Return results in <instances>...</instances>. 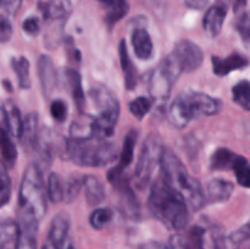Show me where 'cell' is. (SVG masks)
<instances>
[{
  "label": "cell",
  "instance_id": "6da1fadb",
  "mask_svg": "<svg viewBox=\"0 0 250 249\" xmlns=\"http://www.w3.org/2000/svg\"><path fill=\"white\" fill-rule=\"evenodd\" d=\"M148 207L153 216L163 222L167 228L182 231L187 227L189 221V207L185 198L163 177L151 186Z\"/></svg>",
  "mask_w": 250,
  "mask_h": 249
},
{
  "label": "cell",
  "instance_id": "7a4b0ae2",
  "mask_svg": "<svg viewBox=\"0 0 250 249\" xmlns=\"http://www.w3.org/2000/svg\"><path fill=\"white\" fill-rule=\"evenodd\" d=\"M48 192L44 185L41 166L29 164L22 176L19 190V222L39 224L48 208Z\"/></svg>",
  "mask_w": 250,
  "mask_h": 249
},
{
  "label": "cell",
  "instance_id": "3957f363",
  "mask_svg": "<svg viewBox=\"0 0 250 249\" xmlns=\"http://www.w3.org/2000/svg\"><path fill=\"white\" fill-rule=\"evenodd\" d=\"M160 171L161 177L185 198L193 211L202 209L207 204L204 188L197 178L188 172L185 164L170 149H165Z\"/></svg>",
  "mask_w": 250,
  "mask_h": 249
},
{
  "label": "cell",
  "instance_id": "277c9868",
  "mask_svg": "<svg viewBox=\"0 0 250 249\" xmlns=\"http://www.w3.org/2000/svg\"><path fill=\"white\" fill-rule=\"evenodd\" d=\"M117 146L102 137L68 138L65 142L66 159L83 167H102L116 160Z\"/></svg>",
  "mask_w": 250,
  "mask_h": 249
},
{
  "label": "cell",
  "instance_id": "5b68a950",
  "mask_svg": "<svg viewBox=\"0 0 250 249\" xmlns=\"http://www.w3.org/2000/svg\"><path fill=\"white\" fill-rule=\"evenodd\" d=\"M222 109L217 98L200 92H187L178 95L168 110V120L177 128L188 126L200 116H214Z\"/></svg>",
  "mask_w": 250,
  "mask_h": 249
},
{
  "label": "cell",
  "instance_id": "8992f818",
  "mask_svg": "<svg viewBox=\"0 0 250 249\" xmlns=\"http://www.w3.org/2000/svg\"><path fill=\"white\" fill-rule=\"evenodd\" d=\"M90 98L97 105L98 116H95V137L111 136L120 116V103L114 93L104 85H98L90 90Z\"/></svg>",
  "mask_w": 250,
  "mask_h": 249
},
{
  "label": "cell",
  "instance_id": "52a82bcc",
  "mask_svg": "<svg viewBox=\"0 0 250 249\" xmlns=\"http://www.w3.org/2000/svg\"><path fill=\"white\" fill-rule=\"evenodd\" d=\"M165 149L163 141L156 134H150L146 139L134 170V183L137 187L144 189L149 185L155 168L161 165Z\"/></svg>",
  "mask_w": 250,
  "mask_h": 249
},
{
  "label": "cell",
  "instance_id": "ba28073f",
  "mask_svg": "<svg viewBox=\"0 0 250 249\" xmlns=\"http://www.w3.org/2000/svg\"><path fill=\"white\" fill-rule=\"evenodd\" d=\"M42 249H73L70 242V216L66 212H59L51 220Z\"/></svg>",
  "mask_w": 250,
  "mask_h": 249
},
{
  "label": "cell",
  "instance_id": "9c48e42d",
  "mask_svg": "<svg viewBox=\"0 0 250 249\" xmlns=\"http://www.w3.org/2000/svg\"><path fill=\"white\" fill-rule=\"evenodd\" d=\"M173 58L177 61L182 72H194L202 66L204 55L199 45L188 39L177 42L172 51Z\"/></svg>",
  "mask_w": 250,
  "mask_h": 249
},
{
  "label": "cell",
  "instance_id": "30bf717a",
  "mask_svg": "<svg viewBox=\"0 0 250 249\" xmlns=\"http://www.w3.org/2000/svg\"><path fill=\"white\" fill-rule=\"evenodd\" d=\"M229 10V0H217L205 14L203 28L210 38H215L221 32Z\"/></svg>",
  "mask_w": 250,
  "mask_h": 249
},
{
  "label": "cell",
  "instance_id": "8fae6325",
  "mask_svg": "<svg viewBox=\"0 0 250 249\" xmlns=\"http://www.w3.org/2000/svg\"><path fill=\"white\" fill-rule=\"evenodd\" d=\"M2 128L6 129L9 134L15 138H21L23 131L24 120H22L21 111L11 100H5L1 105Z\"/></svg>",
  "mask_w": 250,
  "mask_h": 249
},
{
  "label": "cell",
  "instance_id": "7c38bea8",
  "mask_svg": "<svg viewBox=\"0 0 250 249\" xmlns=\"http://www.w3.org/2000/svg\"><path fill=\"white\" fill-rule=\"evenodd\" d=\"M137 132L136 131H129L127 133V136L125 137L124 146H122L121 154H120V160L119 164L115 166L114 168L109 171L107 173V178H109L110 182H114L117 178H120L122 176V172L126 167H128L129 164L133 160V154H134V148H136V142H137Z\"/></svg>",
  "mask_w": 250,
  "mask_h": 249
},
{
  "label": "cell",
  "instance_id": "4fadbf2b",
  "mask_svg": "<svg viewBox=\"0 0 250 249\" xmlns=\"http://www.w3.org/2000/svg\"><path fill=\"white\" fill-rule=\"evenodd\" d=\"M38 68V77L41 81L42 92L45 97H49L55 89L58 84V73L56 68L54 66L53 60L48 55H41L37 63Z\"/></svg>",
  "mask_w": 250,
  "mask_h": 249
},
{
  "label": "cell",
  "instance_id": "5bb4252c",
  "mask_svg": "<svg viewBox=\"0 0 250 249\" xmlns=\"http://www.w3.org/2000/svg\"><path fill=\"white\" fill-rule=\"evenodd\" d=\"M175 82L176 81L159 65L150 75L149 90H150L151 97L155 100L167 99L171 88Z\"/></svg>",
  "mask_w": 250,
  "mask_h": 249
},
{
  "label": "cell",
  "instance_id": "9a60e30c",
  "mask_svg": "<svg viewBox=\"0 0 250 249\" xmlns=\"http://www.w3.org/2000/svg\"><path fill=\"white\" fill-rule=\"evenodd\" d=\"M212 71L219 77H224L229 73L237 70H243L249 65V59L244 56L243 54L233 53L227 58L221 59L219 56H212Z\"/></svg>",
  "mask_w": 250,
  "mask_h": 249
},
{
  "label": "cell",
  "instance_id": "2e32d148",
  "mask_svg": "<svg viewBox=\"0 0 250 249\" xmlns=\"http://www.w3.org/2000/svg\"><path fill=\"white\" fill-rule=\"evenodd\" d=\"M234 190V185L229 181L222 180V178H214L209 181L205 189V197L207 203H225L231 198Z\"/></svg>",
  "mask_w": 250,
  "mask_h": 249
},
{
  "label": "cell",
  "instance_id": "e0dca14e",
  "mask_svg": "<svg viewBox=\"0 0 250 249\" xmlns=\"http://www.w3.org/2000/svg\"><path fill=\"white\" fill-rule=\"evenodd\" d=\"M39 120L38 115L36 112H31L24 119V126L23 131H22V136L20 138L22 146L26 149L27 151H31L37 149L39 142Z\"/></svg>",
  "mask_w": 250,
  "mask_h": 249
},
{
  "label": "cell",
  "instance_id": "ac0fdd59",
  "mask_svg": "<svg viewBox=\"0 0 250 249\" xmlns=\"http://www.w3.org/2000/svg\"><path fill=\"white\" fill-rule=\"evenodd\" d=\"M132 45L134 54L141 60H148L153 56L154 45L148 31L144 28H136L132 33Z\"/></svg>",
  "mask_w": 250,
  "mask_h": 249
},
{
  "label": "cell",
  "instance_id": "d6986e66",
  "mask_svg": "<svg viewBox=\"0 0 250 249\" xmlns=\"http://www.w3.org/2000/svg\"><path fill=\"white\" fill-rule=\"evenodd\" d=\"M119 55L120 63H121V70L124 72L125 87H126L127 90H133L137 85V70L133 65V61L129 58L126 42L124 39L120 42Z\"/></svg>",
  "mask_w": 250,
  "mask_h": 249
},
{
  "label": "cell",
  "instance_id": "ffe728a7",
  "mask_svg": "<svg viewBox=\"0 0 250 249\" xmlns=\"http://www.w3.org/2000/svg\"><path fill=\"white\" fill-rule=\"evenodd\" d=\"M46 20H65L72 11L70 0H49L38 5Z\"/></svg>",
  "mask_w": 250,
  "mask_h": 249
},
{
  "label": "cell",
  "instance_id": "44dd1931",
  "mask_svg": "<svg viewBox=\"0 0 250 249\" xmlns=\"http://www.w3.org/2000/svg\"><path fill=\"white\" fill-rule=\"evenodd\" d=\"M21 227L19 222L11 219H4L0 226V247L1 249H16L19 244Z\"/></svg>",
  "mask_w": 250,
  "mask_h": 249
},
{
  "label": "cell",
  "instance_id": "7402d4cb",
  "mask_svg": "<svg viewBox=\"0 0 250 249\" xmlns=\"http://www.w3.org/2000/svg\"><path fill=\"white\" fill-rule=\"evenodd\" d=\"M83 189L88 204L95 207L104 202L105 188L103 183L95 176H84L83 177Z\"/></svg>",
  "mask_w": 250,
  "mask_h": 249
},
{
  "label": "cell",
  "instance_id": "603a6c76",
  "mask_svg": "<svg viewBox=\"0 0 250 249\" xmlns=\"http://www.w3.org/2000/svg\"><path fill=\"white\" fill-rule=\"evenodd\" d=\"M105 7V21L106 24L112 28L115 23L122 20L128 12V2L127 0H99Z\"/></svg>",
  "mask_w": 250,
  "mask_h": 249
},
{
  "label": "cell",
  "instance_id": "cb8c5ba5",
  "mask_svg": "<svg viewBox=\"0 0 250 249\" xmlns=\"http://www.w3.org/2000/svg\"><path fill=\"white\" fill-rule=\"evenodd\" d=\"M71 138H89L95 137V116L82 115L72 122L70 128Z\"/></svg>",
  "mask_w": 250,
  "mask_h": 249
},
{
  "label": "cell",
  "instance_id": "d4e9b609",
  "mask_svg": "<svg viewBox=\"0 0 250 249\" xmlns=\"http://www.w3.org/2000/svg\"><path fill=\"white\" fill-rule=\"evenodd\" d=\"M20 224V222H19ZM21 234H20L19 244L16 249H38V227L39 224L36 222H22Z\"/></svg>",
  "mask_w": 250,
  "mask_h": 249
},
{
  "label": "cell",
  "instance_id": "484cf974",
  "mask_svg": "<svg viewBox=\"0 0 250 249\" xmlns=\"http://www.w3.org/2000/svg\"><path fill=\"white\" fill-rule=\"evenodd\" d=\"M66 78L70 84L71 94H72L73 100H75L76 105H77L78 110L83 111V107L85 105V95L83 92L82 87V80H81V75L73 68H67L66 70Z\"/></svg>",
  "mask_w": 250,
  "mask_h": 249
},
{
  "label": "cell",
  "instance_id": "4316f807",
  "mask_svg": "<svg viewBox=\"0 0 250 249\" xmlns=\"http://www.w3.org/2000/svg\"><path fill=\"white\" fill-rule=\"evenodd\" d=\"M237 154L226 148H219L214 151L210 159V167L215 171L232 170V165Z\"/></svg>",
  "mask_w": 250,
  "mask_h": 249
},
{
  "label": "cell",
  "instance_id": "83f0119b",
  "mask_svg": "<svg viewBox=\"0 0 250 249\" xmlns=\"http://www.w3.org/2000/svg\"><path fill=\"white\" fill-rule=\"evenodd\" d=\"M48 198L51 203H60L65 199V180L59 173L53 172L49 175L46 183Z\"/></svg>",
  "mask_w": 250,
  "mask_h": 249
},
{
  "label": "cell",
  "instance_id": "f1b7e54d",
  "mask_svg": "<svg viewBox=\"0 0 250 249\" xmlns=\"http://www.w3.org/2000/svg\"><path fill=\"white\" fill-rule=\"evenodd\" d=\"M11 66L14 72L16 73L17 82L21 89L31 88V78H29V62L24 56L11 59Z\"/></svg>",
  "mask_w": 250,
  "mask_h": 249
},
{
  "label": "cell",
  "instance_id": "f546056e",
  "mask_svg": "<svg viewBox=\"0 0 250 249\" xmlns=\"http://www.w3.org/2000/svg\"><path fill=\"white\" fill-rule=\"evenodd\" d=\"M1 155H2V165L7 168L12 167L16 163L17 159V149L12 142L11 136L5 128L1 129Z\"/></svg>",
  "mask_w": 250,
  "mask_h": 249
},
{
  "label": "cell",
  "instance_id": "4dcf8cb0",
  "mask_svg": "<svg viewBox=\"0 0 250 249\" xmlns=\"http://www.w3.org/2000/svg\"><path fill=\"white\" fill-rule=\"evenodd\" d=\"M232 171L234 172L237 182L244 188H250V164L244 156L237 154L232 165Z\"/></svg>",
  "mask_w": 250,
  "mask_h": 249
},
{
  "label": "cell",
  "instance_id": "1f68e13d",
  "mask_svg": "<svg viewBox=\"0 0 250 249\" xmlns=\"http://www.w3.org/2000/svg\"><path fill=\"white\" fill-rule=\"evenodd\" d=\"M232 98L233 102L242 109L250 111V82L241 81L232 87Z\"/></svg>",
  "mask_w": 250,
  "mask_h": 249
},
{
  "label": "cell",
  "instance_id": "d6a6232c",
  "mask_svg": "<svg viewBox=\"0 0 250 249\" xmlns=\"http://www.w3.org/2000/svg\"><path fill=\"white\" fill-rule=\"evenodd\" d=\"M114 211L109 208H98L90 214L89 224L94 229H103L111 222Z\"/></svg>",
  "mask_w": 250,
  "mask_h": 249
},
{
  "label": "cell",
  "instance_id": "836d02e7",
  "mask_svg": "<svg viewBox=\"0 0 250 249\" xmlns=\"http://www.w3.org/2000/svg\"><path fill=\"white\" fill-rule=\"evenodd\" d=\"M83 188V177L72 175L65 180V203H72Z\"/></svg>",
  "mask_w": 250,
  "mask_h": 249
},
{
  "label": "cell",
  "instance_id": "e575fe53",
  "mask_svg": "<svg viewBox=\"0 0 250 249\" xmlns=\"http://www.w3.org/2000/svg\"><path fill=\"white\" fill-rule=\"evenodd\" d=\"M205 249H226V236L216 225L209 226V239Z\"/></svg>",
  "mask_w": 250,
  "mask_h": 249
},
{
  "label": "cell",
  "instance_id": "d590c367",
  "mask_svg": "<svg viewBox=\"0 0 250 249\" xmlns=\"http://www.w3.org/2000/svg\"><path fill=\"white\" fill-rule=\"evenodd\" d=\"M236 29L241 36L246 48L250 50V11H246L238 17L236 22Z\"/></svg>",
  "mask_w": 250,
  "mask_h": 249
},
{
  "label": "cell",
  "instance_id": "8d00e7d4",
  "mask_svg": "<svg viewBox=\"0 0 250 249\" xmlns=\"http://www.w3.org/2000/svg\"><path fill=\"white\" fill-rule=\"evenodd\" d=\"M151 109V100L146 97H138L129 103V111L138 120L144 119Z\"/></svg>",
  "mask_w": 250,
  "mask_h": 249
},
{
  "label": "cell",
  "instance_id": "74e56055",
  "mask_svg": "<svg viewBox=\"0 0 250 249\" xmlns=\"http://www.w3.org/2000/svg\"><path fill=\"white\" fill-rule=\"evenodd\" d=\"M11 197V180L7 173V167L1 165V173H0V204L1 207L7 204Z\"/></svg>",
  "mask_w": 250,
  "mask_h": 249
},
{
  "label": "cell",
  "instance_id": "f35d334b",
  "mask_svg": "<svg viewBox=\"0 0 250 249\" xmlns=\"http://www.w3.org/2000/svg\"><path fill=\"white\" fill-rule=\"evenodd\" d=\"M50 112L51 116L58 122L65 121L66 117H67V106H66L65 102H62L60 99H56L54 102H51Z\"/></svg>",
  "mask_w": 250,
  "mask_h": 249
},
{
  "label": "cell",
  "instance_id": "ab89813d",
  "mask_svg": "<svg viewBox=\"0 0 250 249\" xmlns=\"http://www.w3.org/2000/svg\"><path fill=\"white\" fill-rule=\"evenodd\" d=\"M22 28L29 36H37L39 33V29H41V26H39V21L36 17H28L23 21L22 23Z\"/></svg>",
  "mask_w": 250,
  "mask_h": 249
},
{
  "label": "cell",
  "instance_id": "60d3db41",
  "mask_svg": "<svg viewBox=\"0 0 250 249\" xmlns=\"http://www.w3.org/2000/svg\"><path fill=\"white\" fill-rule=\"evenodd\" d=\"M12 36V26L10 20L6 16L1 17V23H0V39L2 43H6L10 41Z\"/></svg>",
  "mask_w": 250,
  "mask_h": 249
},
{
  "label": "cell",
  "instance_id": "b9f144b4",
  "mask_svg": "<svg viewBox=\"0 0 250 249\" xmlns=\"http://www.w3.org/2000/svg\"><path fill=\"white\" fill-rule=\"evenodd\" d=\"M139 249H172L170 246H166V244L161 243L158 241H149L146 243L141 244Z\"/></svg>",
  "mask_w": 250,
  "mask_h": 249
},
{
  "label": "cell",
  "instance_id": "7bdbcfd3",
  "mask_svg": "<svg viewBox=\"0 0 250 249\" xmlns=\"http://www.w3.org/2000/svg\"><path fill=\"white\" fill-rule=\"evenodd\" d=\"M209 0H186V4L192 9H203Z\"/></svg>",
  "mask_w": 250,
  "mask_h": 249
},
{
  "label": "cell",
  "instance_id": "ee69618b",
  "mask_svg": "<svg viewBox=\"0 0 250 249\" xmlns=\"http://www.w3.org/2000/svg\"><path fill=\"white\" fill-rule=\"evenodd\" d=\"M247 5V0H234L233 1V11L236 12V14H238V12H241L242 10L246 7Z\"/></svg>",
  "mask_w": 250,
  "mask_h": 249
},
{
  "label": "cell",
  "instance_id": "f6af8a7d",
  "mask_svg": "<svg viewBox=\"0 0 250 249\" xmlns=\"http://www.w3.org/2000/svg\"><path fill=\"white\" fill-rule=\"evenodd\" d=\"M246 249H250V246L249 247H247V248Z\"/></svg>",
  "mask_w": 250,
  "mask_h": 249
}]
</instances>
